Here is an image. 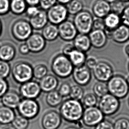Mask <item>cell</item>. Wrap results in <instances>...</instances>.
<instances>
[{
  "label": "cell",
  "instance_id": "obj_29",
  "mask_svg": "<svg viewBox=\"0 0 129 129\" xmlns=\"http://www.w3.org/2000/svg\"><path fill=\"white\" fill-rule=\"evenodd\" d=\"M63 98L58 90L51 91L48 92L45 97V101L49 106L56 108L63 102Z\"/></svg>",
  "mask_w": 129,
  "mask_h": 129
},
{
  "label": "cell",
  "instance_id": "obj_39",
  "mask_svg": "<svg viewBox=\"0 0 129 129\" xmlns=\"http://www.w3.org/2000/svg\"><path fill=\"white\" fill-rule=\"evenodd\" d=\"M71 87L69 82H64L60 85L58 91L63 98L67 97L69 96Z\"/></svg>",
  "mask_w": 129,
  "mask_h": 129
},
{
  "label": "cell",
  "instance_id": "obj_48",
  "mask_svg": "<svg viewBox=\"0 0 129 129\" xmlns=\"http://www.w3.org/2000/svg\"><path fill=\"white\" fill-rule=\"evenodd\" d=\"M39 10L40 9L37 6H27L25 13L27 16L30 18L35 16L39 12Z\"/></svg>",
  "mask_w": 129,
  "mask_h": 129
},
{
  "label": "cell",
  "instance_id": "obj_59",
  "mask_svg": "<svg viewBox=\"0 0 129 129\" xmlns=\"http://www.w3.org/2000/svg\"><path fill=\"white\" fill-rule=\"evenodd\" d=\"M126 80L127 81L128 84V85L129 86V76L127 78V79H126Z\"/></svg>",
  "mask_w": 129,
  "mask_h": 129
},
{
  "label": "cell",
  "instance_id": "obj_43",
  "mask_svg": "<svg viewBox=\"0 0 129 129\" xmlns=\"http://www.w3.org/2000/svg\"><path fill=\"white\" fill-rule=\"evenodd\" d=\"M56 0H40L39 5L41 9L47 11L56 5Z\"/></svg>",
  "mask_w": 129,
  "mask_h": 129
},
{
  "label": "cell",
  "instance_id": "obj_23",
  "mask_svg": "<svg viewBox=\"0 0 129 129\" xmlns=\"http://www.w3.org/2000/svg\"><path fill=\"white\" fill-rule=\"evenodd\" d=\"M110 38L117 43H125L129 40V27L121 24L112 32Z\"/></svg>",
  "mask_w": 129,
  "mask_h": 129
},
{
  "label": "cell",
  "instance_id": "obj_4",
  "mask_svg": "<svg viewBox=\"0 0 129 129\" xmlns=\"http://www.w3.org/2000/svg\"><path fill=\"white\" fill-rule=\"evenodd\" d=\"M11 72L14 80L19 84L31 80L33 78V67L26 61H18L15 63Z\"/></svg>",
  "mask_w": 129,
  "mask_h": 129
},
{
  "label": "cell",
  "instance_id": "obj_51",
  "mask_svg": "<svg viewBox=\"0 0 129 129\" xmlns=\"http://www.w3.org/2000/svg\"><path fill=\"white\" fill-rule=\"evenodd\" d=\"M27 6H37L39 5L40 0H25Z\"/></svg>",
  "mask_w": 129,
  "mask_h": 129
},
{
  "label": "cell",
  "instance_id": "obj_13",
  "mask_svg": "<svg viewBox=\"0 0 129 129\" xmlns=\"http://www.w3.org/2000/svg\"><path fill=\"white\" fill-rule=\"evenodd\" d=\"M72 75L74 82L81 86H87L90 82L92 78L91 70L85 65L75 67Z\"/></svg>",
  "mask_w": 129,
  "mask_h": 129
},
{
  "label": "cell",
  "instance_id": "obj_31",
  "mask_svg": "<svg viewBox=\"0 0 129 129\" xmlns=\"http://www.w3.org/2000/svg\"><path fill=\"white\" fill-rule=\"evenodd\" d=\"M66 7L69 15L75 16L83 10V3L81 0H72Z\"/></svg>",
  "mask_w": 129,
  "mask_h": 129
},
{
  "label": "cell",
  "instance_id": "obj_36",
  "mask_svg": "<svg viewBox=\"0 0 129 129\" xmlns=\"http://www.w3.org/2000/svg\"><path fill=\"white\" fill-rule=\"evenodd\" d=\"M84 92V89L82 86L77 84L71 87L69 96L72 99L81 101L85 94Z\"/></svg>",
  "mask_w": 129,
  "mask_h": 129
},
{
  "label": "cell",
  "instance_id": "obj_35",
  "mask_svg": "<svg viewBox=\"0 0 129 129\" xmlns=\"http://www.w3.org/2000/svg\"><path fill=\"white\" fill-rule=\"evenodd\" d=\"M12 124L16 129H27L29 125V120L20 115H16Z\"/></svg>",
  "mask_w": 129,
  "mask_h": 129
},
{
  "label": "cell",
  "instance_id": "obj_54",
  "mask_svg": "<svg viewBox=\"0 0 129 129\" xmlns=\"http://www.w3.org/2000/svg\"><path fill=\"white\" fill-rule=\"evenodd\" d=\"M3 129H16L12 125H7V126L4 127Z\"/></svg>",
  "mask_w": 129,
  "mask_h": 129
},
{
  "label": "cell",
  "instance_id": "obj_60",
  "mask_svg": "<svg viewBox=\"0 0 129 129\" xmlns=\"http://www.w3.org/2000/svg\"><path fill=\"white\" fill-rule=\"evenodd\" d=\"M128 70H129V62L128 63Z\"/></svg>",
  "mask_w": 129,
  "mask_h": 129
},
{
  "label": "cell",
  "instance_id": "obj_45",
  "mask_svg": "<svg viewBox=\"0 0 129 129\" xmlns=\"http://www.w3.org/2000/svg\"><path fill=\"white\" fill-rule=\"evenodd\" d=\"M95 129H114V128L111 121L104 119L95 126Z\"/></svg>",
  "mask_w": 129,
  "mask_h": 129
},
{
  "label": "cell",
  "instance_id": "obj_49",
  "mask_svg": "<svg viewBox=\"0 0 129 129\" xmlns=\"http://www.w3.org/2000/svg\"><path fill=\"white\" fill-rule=\"evenodd\" d=\"M75 49L73 44L70 43L66 44L63 46L62 49V54L68 56Z\"/></svg>",
  "mask_w": 129,
  "mask_h": 129
},
{
  "label": "cell",
  "instance_id": "obj_26",
  "mask_svg": "<svg viewBox=\"0 0 129 129\" xmlns=\"http://www.w3.org/2000/svg\"><path fill=\"white\" fill-rule=\"evenodd\" d=\"M16 116L13 109L4 105L0 106V124L7 125L12 123Z\"/></svg>",
  "mask_w": 129,
  "mask_h": 129
},
{
  "label": "cell",
  "instance_id": "obj_44",
  "mask_svg": "<svg viewBox=\"0 0 129 129\" xmlns=\"http://www.w3.org/2000/svg\"><path fill=\"white\" fill-rule=\"evenodd\" d=\"M105 25L103 19L96 18L92 23V30H105Z\"/></svg>",
  "mask_w": 129,
  "mask_h": 129
},
{
  "label": "cell",
  "instance_id": "obj_47",
  "mask_svg": "<svg viewBox=\"0 0 129 129\" xmlns=\"http://www.w3.org/2000/svg\"><path fill=\"white\" fill-rule=\"evenodd\" d=\"M8 82L5 79L0 78V98L9 90Z\"/></svg>",
  "mask_w": 129,
  "mask_h": 129
},
{
  "label": "cell",
  "instance_id": "obj_8",
  "mask_svg": "<svg viewBox=\"0 0 129 129\" xmlns=\"http://www.w3.org/2000/svg\"><path fill=\"white\" fill-rule=\"evenodd\" d=\"M17 108L19 115L28 119H31L38 115L40 105L36 100L24 98L21 100Z\"/></svg>",
  "mask_w": 129,
  "mask_h": 129
},
{
  "label": "cell",
  "instance_id": "obj_18",
  "mask_svg": "<svg viewBox=\"0 0 129 129\" xmlns=\"http://www.w3.org/2000/svg\"><path fill=\"white\" fill-rule=\"evenodd\" d=\"M105 33L108 37H111L112 32L121 24L120 16L118 14L111 12L104 19Z\"/></svg>",
  "mask_w": 129,
  "mask_h": 129
},
{
  "label": "cell",
  "instance_id": "obj_15",
  "mask_svg": "<svg viewBox=\"0 0 129 129\" xmlns=\"http://www.w3.org/2000/svg\"><path fill=\"white\" fill-rule=\"evenodd\" d=\"M25 43L28 46L30 52L35 54L42 52L46 45V41L41 34L38 32L32 34Z\"/></svg>",
  "mask_w": 129,
  "mask_h": 129
},
{
  "label": "cell",
  "instance_id": "obj_10",
  "mask_svg": "<svg viewBox=\"0 0 129 129\" xmlns=\"http://www.w3.org/2000/svg\"><path fill=\"white\" fill-rule=\"evenodd\" d=\"M104 117L105 115L98 107H92L84 109L81 120L85 126L92 127L103 120Z\"/></svg>",
  "mask_w": 129,
  "mask_h": 129
},
{
  "label": "cell",
  "instance_id": "obj_50",
  "mask_svg": "<svg viewBox=\"0 0 129 129\" xmlns=\"http://www.w3.org/2000/svg\"><path fill=\"white\" fill-rule=\"evenodd\" d=\"M19 50L20 54L23 55H26L30 52L29 49L26 43L22 44L19 46Z\"/></svg>",
  "mask_w": 129,
  "mask_h": 129
},
{
  "label": "cell",
  "instance_id": "obj_20",
  "mask_svg": "<svg viewBox=\"0 0 129 129\" xmlns=\"http://www.w3.org/2000/svg\"><path fill=\"white\" fill-rule=\"evenodd\" d=\"M92 13L96 18L104 19L111 12V5L104 0H96L92 5Z\"/></svg>",
  "mask_w": 129,
  "mask_h": 129
},
{
  "label": "cell",
  "instance_id": "obj_32",
  "mask_svg": "<svg viewBox=\"0 0 129 129\" xmlns=\"http://www.w3.org/2000/svg\"><path fill=\"white\" fill-rule=\"evenodd\" d=\"M81 103L86 108L96 106L98 104V98L93 92H88L84 94Z\"/></svg>",
  "mask_w": 129,
  "mask_h": 129
},
{
  "label": "cell",
  "instance_id": "obj_7",
  "mask_svg": "<svg viewBox=\"0 0 129 129\" xmlns=\"http://www.w3.org/2000/svg\"><path fill=\"white\" fill-rule=\"evenodd\" d=\"M33 33V29L29 22L24 19L15 21L12 27V33L16 40L23 42Z\"/></svg>",
  "mask_w": 129,
  "mask_h": 129
},
{
  "label": "cell",
  "instance_id": "obj_22",
  "mask_svg": "<svg viewBox=\"0 0 129 129\" xmlns=\"http://www.w3.org/2000/svg\"><path fill=\"white\" fill-rule=\"evenodd\" d=\"M42 92L48 93L56 90L59 85V80L55 75L48 74L39 82Z\"/></svg>",
  "mask_w": 129,
  "mask_h": 129
},
{
  "label": "cell",
  "instance_id": "obj_27",
  "mask_svg": "<svg viewBox=\"0 0 129 129\" xmlns=\"http://www.w3.org/2000/svg\"><path fill=\"white\" fill-rule=\"evenodd\" d=\"M41 34L47 41L52 42L56 40L59 37L58 26L51 23L47 24L42 29Z\"/></svg>",
  "mask_w": 129,
  "mask_h": 129
},
{
  "label": "cell",
  "instance_id": "obj_55",
  "mask_svg": "<svg viewBox=\"0 0 129 129\" xmlns=\"http://www.w3.org/2000/svg\"><path fill=\"white\" fill-rule=\"evenodd\" d=\"M104 1H105V2H108V3L111 4L113 3V2H114L115 1H116V0H104Z\"/></svg>",
  "mask_w": 129,
  "mask_h": 129
},
{
  "label": "cell",
  "instance_id": "obj_19",
  "mask_svg": "<svg viewBox=\"0 0 129 129\" xmlns=\"http://www.w3.org/2000/svg\"><path fill=\"white\" fill-rule=\"evenodd\" d=\"M4 106L12 109L17 108L21 101V96L15 91L8 90L2 98Z\"/></svg>",
  "mask_w": 129,
  "mask_h": 129
},
{
  "label": "cell",
  "instance_id": "obj_1",
  "mask_svg": "<svg viewBox=\"0 0 129 129\" xmlns=\"http://www.w3.org/2000/svg\"><path fill=\"white\" fill-rule=\"evenodd\" d=\"M84 110L80 101L69 98L61 103L59 113L67 122H76L82 119Z\"/></svg>",
  "mask_w": 129,
  "mask_h": 129
},
{
  "label": "cell",
  "instance_id": "obj_42",
  "mask_svg": "<svg viewBox=\"0 0 129 129\" xmlns=\"http://www.w3.org/2000/svg\"><path fill=\"white\" fill-rule=\"evenodd\" d=\"M120 16L122 24L129 28V5L126 6Z\"/></svg>",
  "mask_w": 129,
  "mask_h": 129
},
{
  "label": "cell",
  "instance_id": "obj_30",
  "mask_svg": "<svg viewBox=\"0 0 129 129\" xmlns=\"http://www.w3.org/2000/svg\"><path fill=\"white\" fill-rule=\"evenodd\" d=\"M27 5L25 0H11L10 11L16 15H21L25 12Z\"/></svg>",
  "mask_w": 129,
  "mask_h": 129
},
{
  "label": "cell",
  "instance_id": "obj_11",
  "mask_svg": "<svg viewBox=\"0 0 129 129\" xmlns=\"http://www.w3.org/2000/svg\"><path fill=\"white\" fill-rule=\"evenodd\" d=\"M95 79L98 82H107L114 75L113 69L112 65L107 61H98L96 66L92 70Z\"/></svg>",
  "mask_w": 129,
  "mask_h": 129
},
{
  "label": "cell",
  "instance_id": "obj_6",
  "mask_svg": "<svg viewBox=\"0 0 129 129\" xmlns=\"http://www.w3.org/2000/svg\"><path fill=\"white\" fill-rule=\"evenodd\" d=\"M98 104V108L103 114L108 116L116 113L120 105L119 99L109 93L100 98Z\"/></svg>",
  "mask_w": 129,
  "mask_h": 129
},
{
  "label": "cell",
  "instance_id": "obj_9",
  "mask_svg": "<svg viewBox=\"0 0 129 129\" xmlns=\"http://www.w3.org/2000/svg\"><path fill=\"white\" fill-rule=\"evenodd\" d=\"M46 12L49 22L56 26L67 20L69 15L66 7L59 3L56 4Z\"/></svg>",
  "mask_w": 129,
  "mask_h": 129
},
{
  "label": "cell",
  "instance_id": "obj_28",
  "mask_svg": "<svg viewBox=\"0 0 129 129\" xmlns=\"http://www.w3.org/2000/svg\"><path fill=\"white\" fill-rule=\"evenodd\" d=\"M68 57L75 68L85 65L87 56L85 52L75 49L69 55Z\"/></svg>",
  "mask_w": 129,
  "mask_h": 129
},
{
  "label": "cell",
  "instance_id": "obj_33",
  "mask_svg": "<svg viewBox=\"0 0 129 129\" xmlns=\"http://www.w3.org/2000/svg\"><path fill=\"white\" fill-rule=\"evenodd\" d=\"M93 93L98 98H101L108 93V89L106 82H96L92 87Z\"/></svg>",
  "mask_w": 129,
  "mask_h": 129
},
{
  "label": "cell",
  "instance_id": "obj_52",
  "mask_svg": "<svg viewBox=\"0 0 129 129\" xmlns=\"http://www.w3.org/2000/svg\"><path fill=\"white\" fill-rule=\"evenodd\" d=\"M58 3L60 4L63 5H66L68 4L72 0H56Z\"/></svg>",
  "mask_w": 129,
  "mask_h": 129
},
{
  "label": "cell",
  "instance_id": "obj_46",
  "mask_svg": "<svg viewBox=\"0 0 129 129\" xmlns=\"http://www.w3.org/2000/svg\"><path fill=\"white\" fill-rule=\"evenodd\" d=\"M98 61V59L95 57L92 56H88L86 59L85 65L90 70H92L96 66Z\"/></svg>",
  "mask_w": 129,
  "mask_h": 129
},
{
  "label": "cell",
  "instance_id": "obj_17",
  "mask_svg": "<svg viewBox=\"0 0 129 129\" xmlns=\"http://www.w3.org/2000/svg\"><path fill=\"white\" fill-rule=\"evenodd\" d=\"M92 47L101 49L106 45L108 37L105 30H92L88 34Z\"/></svg>",
  "mask_w": 129,
  "mask_h": 129
},
{
  "label": "cell",
  "instance_id": "obj_16",
  "mask_svg": "<svg viewBox=\"0 0 129 129\" xmlns=\"http://www.w3.org/2000/svg\"><path fill=\"white\" fill-rule=\"evenodd\" d=\"M62 123L60 114L54 110L47 112L43 116L42 126L43 129H58Z\"/></svg>",
  "mask_w": 129,
  "mask_h": 129
},
{
  "label": "cell",
  "instance_id": "obj_14",
  "mask_svg": "<svg viewBox=\"0 0 129 129\" xmlns=\"http://www.w3.org/2000/svg\"><path fill=\"white\" fill-rule=\"evenodd\" d=\"M59 37L65 42L73 41L78 34V32L73 22L66 20L58 25Z\"/></svg>",
  "mask_w": 129,
  "mask_h": 129
},
{
  "label": "cell",
  "instance_id": "obj_3",
  "mask_svg": "<svg viewBox=\"0 0 129 129\" xmlns=\"http://www.w3.org/2000/svg\"><path fill=\"white\" fill-rule=\"evenodd\" d=\"M108 93L118 98L123 99L129 92V86L126 79L119 75H114L107 82Z\"/></svg>",
  "mask_w": 129,
  "mask_h": 129
},
{
  "label": "cell",
  "instance_id": "obj_37",
  "mask_svg": "<svg viewBox=\"0 0 129 129\" xmlns=\"http://www.w3.org/2000/svg\"><path fill=\"white\" fill-rule=\"evenodd\" d=\"M11 72L10 65L8 62L0 59V78L5 79Z\"/></svg>",
  "mask_w": 129,
  "mask_h": 129
},
{
  "label": "cell",
  "instance_id": "obj_24",
  "mask_svg": "<svg viewBox=\"0 0 129 129\" xmlns=\"http://www.w3.org/2000/svg\"><path fill=\"white\" fill-rule=\"evenodd\" d=\"M75 49L86 53L92 47L88 35L78 34L73 40Z\"/></svg>",
  "mask_w": 129,
  "mask_h": 129
},
{
  "label": "cell",
  "instance_id": "obj_58",
  "mask_svg": "<svg viewBox=\"0 0 129 129\" xmlns=\"http://www.w3.org/2000/svg\"><path fill=\"white\" fill-rule=\"evenodd\" d=\"M119 1H122V2H124L125 3L129 2V0H119Z\"/></svg>",
  "mask_w": 129,
  "mask_h": 129
},
{
  "label": "cell",
  "instance_id": "obj_2",
  "mask_svg": "<svg viewBox=\"0 0 129 129\" xmlns=\"http://www.w3.org/2000/svg\"><path fill=\"white\" fill-rule=\"evenodd\" d=\"M51 68L56 77L65 79L72 75L74 67L68 56L60 53L57 54L53 58Z\"/></svg>",
  "mask_w": 129,
  "mask_h": 129
},
{
  "label": "cell",
  "instance_id": "obj_56",
  "mask_svg": "<svg viewBox=\"0 0 129 129\" xmlns=\"http://www.w3.org/2000/svg\"><path fill=\"white\" fill-rule=\"evenodd\" d=\"M65 129H80L79 128L77 127L76 126H69L68 127H67Z\"/></svg>",
  "mask_w": 129,
  "mask_h": 129
},
{
  "label": "cell",
  "instance_id": "obj_57",
  "mask_svg": "<svg viewBox=\"0 0 129 129\" xmlns=\"http://www.w3.org/2000/svg\"><path fill=\"white\" fill-rule=\"evenodd\" d=\"M2 21L0 20V35L2 34Z\"/></svg>",
  "mask_w": 129,
  "mask_h": 129
},
{
  "label": "cell",
  "instance_id": "obj_38",
  "mask_svg": "<svg viewBox=\"0 0 129 129\" xmlns=\"http://www.w3.org/2000/svg\"><path fill=\"white\" fill-rule=\"evenodd\" d=\"M110 5L111 12L118 14L119 16L122 14L126 7L125 3L119 0H116Z\"/></svg>",
  "mask_w": 129,
  "mask_h": 129
},
{
  "label": "cell",
  "instance_id": "obj_41",
  "mask_svg": "<svg viewBox=\"0 0 129 129\" xmlns=\"http://www.w3.org/2000/svg\"><path fill=\"white\" fill-rule=\"evenodd\" d=\"M10 5V0H0V15H5L9 12Z\"/></svg>",
  "mask_w": 129,
  "mask_h": 129
},
{
  "label": "cell",
  "instance_id": "obj_34",
  "mask_svg": "<svg viewBox=\"0 0 129 129\" xmlns=\"http://www.w3.org/2000/svg\"><path fill=\"white\" fill-rule=\"evenodd\" d=\"M48 68L43 63H39L33 67V78L37 80L41 79L48 75Z\"/></svg>",
  "mask_w": 129,
  "mask_h": 129
},
{
  "label": "cell",
  "instance_id": "obj_53",
  "mask_svg": "<svg viewBox=\"0 0 129 129\" xmlns=\"http://www.w3.org/2000/svg\"><path fill=\"white\" fill-rule=\"evenodd\" d=\"M125 52L126 54L127 55L128 57H129V44L126 45V47L125 48Z\"/></svg>",
  "mask_w": 129,
  "mask_h": 129
},
{
  "label": "cell",
  "instance_id": "obj_40",
  "mask_svg": "<svg viewBox=\"0 0 129 129\" xmlns=\"http://www.w3.org/2000/svg\"><path fill=\"white\" fill-rule=\"evenodd\" d=\"M113 125L114 129H129V120L126 118H121L115 121Z\"/></svg>",
  "mask_w": 129,
  "mask_h": 129
},
{
  "label": "cell",
  "instance_id": "obj_21",
  "mask_svg": "<svg viewBox=\"0 0 129 129\" xmlns=\"http://www.w3.org/2000/svg\"><path fill=\"white\" fill-rule=\"evenodd\" d=\"M29 22L33 30H42L49 22L46 11L40 9L35 16L30 18Z\"/></svg>",
  "mask_w": 129,
  "mask_h": 129
},
{
  "label": "cell",
  "instance_id": "obj_25",
  "mask_svg": "<svg viewBox=\"0 0 129 129\" xmlns=\"http://www.w3.org/2000/svg\"><path fill=\"white\" fill-rule=\"evenodd\" d=\"M16 54V49L10 44H4L0 46L1 60L9 62L14 59Z\"/></svg>",
  "mask_w": 129,
  "mask_h": 129
},
{
  "label": "cell",
  "instance_id": "obj_5",
  "mask_svg": "<svg viewBox=\"0 0 129 129\" xmlns=\"http://www.w3.org/2000/svg\"><path fill=\"white\" fill-rule=\"evenodd\" d=\"M94 18L89 11H82L74 18V24L79 34L88 35L92 30Z\"/></svg>",
  "mask_w": 129,
  "mask_h": 129
},
{
  "label": "cell",
  "instance_id": "obj_12",
  "mask_svg": "<svg viewBox=\"0 0 129 129\" xmlns=\"http://www.w3.org/2000/svg\"><path fill=\"white\" fill-rule=\"evenodd\" d=\"M19 91L24 98L34 100L39 98L42 92L39 82L32 80L21 84Z\"/></svg>",
  "mask_w": 129,
  "mask_h": 129
},
{
  "label": "cell",
  "instance_id": "obj_61",
  "mask_svg": "<svg viewBox=\"0 0 129 129\" xmlns=\"http://www.w3.org/2000/svg\"><path fill=\"white\" fill-rule=\"evenodd\" d=\"M128 104H129V99H128Z\"/></svg>",
  "mask_w": 129,
  "mask_h": 129
}]
</instances>
